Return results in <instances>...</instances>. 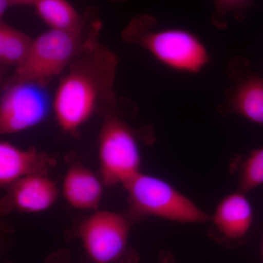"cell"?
Masks as SVG:
<instances>
[{"label":"cell","mask_w":263,"mask_h":263,"mask_svg":"<svg viewBox=\"0 0 263 263\" xmlns=\"http://www.w3.org/2000/svg\"><path fill=\"white\" fill-rule=\"evenodd\" d=\"M118 59L97 41L67 67L53 98V111L62 130L77 135L97 112L117 104L114 91Z\"/></svg>","instance_id":"cell-1"},{"label":"cell","mask_w":263,"mask_h":263,"mask_svg":"<svg viewBox=\"0 0 263 263\" xmlns=\"http://www.w3.org/2000/svg\"><path fill=\"white\" fill-rule=\"evenodd\" d=\"M84 22L74 30L49 29L33 40L28 56L5 81V87L19 83H34L46 86L63 71L88 46L98 41L103 27L97 10L84 13Z\"/></svg>","instance_id":"cell-2"},{"label":"cell","mask_w":263,"mask_h":263,"mask_svg":"<svg viewBox=\"0 0 263 263\" xmlns=\"http://www.w3.org/2000/svg\"><path fill=\"white\" fill-rule=\"evenodd\" d=\"M122 37L179 72L198 73L212 62L209 50L198 36L184 29L162 28L157 19L148 13L133 17Z\"/></svg>","instance_id":"cell-3"},{"label":"cell","mask_w":263,"mask_h":263,"mask_svg":"<svg viewBox=\"0 0 263 263\" xmlns=\"http://www.w3.org/2000/svg\"><path fill=\"white\" fill-rule=\"evenodd\" d=\"M114 108L104 113L98 138L100 177L109 186L124 185L141 172L140 144L155 140L152 128L132 127Z\"/></svg>","instance_id":"cell-4"},{"label":"cell","mask_w":263,"mask_h":263,"mask_svg":"<svg viewBox=\"0 0 263 263\" xmlns=\"http://www.w3.org/2000/svg\"><path fill=\"white\" fill-rule=\"evenodd\" d=\"M123 186L127 193L129 215L133 219L155 216L181 223L212 221V216L160 178L140 172Z\"/></svg>","instance_id":"cell-5"},{"label":"cell","mask_w":263,"mask_h":263,"mask_svg":"<svg viewBox=\"0 0 263 263\" xmlns=\"http://www.w3.org/2000/svg\"><path fill=\"white\" fill-rule=\"evenodd\" d=\"M130 216L95 211L79 226L77 236L93 263H137L129 246Z\"/></svg>","instance_id":"cell-6"},{"label":"cell","mask_w":263,"mask_h":263,"mask_svg":"<svg viewBox=\"0 0 263 263\" xmlns=\"http://www.w3.org/2000/svg\"><path fill=\"white\" fill-rule=\"evenodd\" d=\"M53 100L42 85L19 83L5 87L0 103V133L12 135L36 127L44 122Z\"/></svg>","instance_id":"cell-7"},{"label":"cell","mask_w":263,"mask_h":263,"mask_svg":"<svg viewBox=\"0 0 263 263\" xmlns=\"http://www.w3.org/2000/svg\"><path fill=\"white\" fill-rule=\"evenodd\" d=\"M227 75L232 86L219 105V112L224 115L238 114L263 125V77L252 71L250 62L245 57L231 59Z\"/></svg>","instance_id":"cell-8"},{"label":"cell","mask_w":263,"mask_h":263,"mask_svg":"<svg viewBox=\"0 0 263 263\" xmlns=\"http://www.w3.org/2000/svg\"><path fill=\"white\" fill-rule=\"evenodd\" d=\"M1 202L3 214L12 212L35 214L46 212L55 203L59 190L48 175H34L8 186Z\"/></svg>","instance_id":"cell-9"},{"label":"cell","mask_w":263,"mask_h":263,"mask_svg":"<svg viewBox=\"0 0 263 263\" xmlns=\"http://www.w3.org/2000/svg\"><path fill=\"white\" fill-rule=\"evenodd\" d=\"M57 161L34 147L24 149L10 142L0 143V184L8 187L19 179L34 175H48Z\"/></svg>","instance_id":"cell-10"},{"label":"cell","mask_w":263,"mask_h":263,"mask_svg":"<svg viewBox=\"0 0 263 263\" xmlns=\"http://www.w3.org/2000/svg\"><path fill=\"white\" fill-rule=\"evenodd\" d=\"M104 184L91 170L81 164L69 167L62 183V194L71 206L80 210H98L103 195Z\"/></svg>","instance_id":"cell-11"},{"label":"cell","mask_w":263,"mask_h":263,"mask_svg":"<svg viewBox=\"0 0 263 263\" xmlns=\"http://www.w3.org/2000/svg\"><path fill=\"white\" fill-rule=\"evenodd\" d=\"M253 209L245 193L238 192L223 198L212 217L219 233L228 240L241 239L253 223Z\"/></svg>","instance_id":"cell-12"},{"label":"cell","mask_w":263,"mask_h":263,"mask_svg":"<svg viewBox=\"0 0 263 263\" xmlns=\"http://www.w3.org/2000/svg\"><path fill=\"white\" fill-rule=\"evenodd\" d=\"M33 6L50 29L74 30L84 22V13L79 14L67 0H36Z\"/></svg>","instance_id":"cell-13"},{"label":"cell","mask_w":263,"mask_h":263,"mask_svg":"<svg viewBox=\"0 0 263 263\" xmlns=\"http://www.w3.org/2000/svg\"><path fill=\"white\" fill-rule=\"evenodd\" d=\"M33 40L5 22L0 23V61L15 69L22 65L28 56Z\"/></svg>","instance_id":"cell-14"},{"label":"cell","mask_w":263,"mask_h":263,"mask_svg":"<svg viewBox=\"0 0 263 263\" xmlns=\"http://www.w3.org/2000/svg\"><path fill=\"white\" fill-rule=\"evenodd\" d=\"M214 3L211 22L219 30L228 27V15L232 14L236 22H242L247 16V11L257 5L255 0H214Z\"/></svg>","instance_id":"cell-15"},{"label":"cell","mask_w":263,"mask_h":263,"mask_svg":"<svg viewBox=\"0 0 263 263\" xmlns=\"http://www.w3.org/2000/svg\"><path fill=\"white\" fill-rule=\"evenodd\" d=\"M263 184V147L252 150L240 164L238 187L243 193Z\"/></svg>","instance_id":"cell-16"},{"label":"cell","mask_w":263,"mask_h":263,"mask_svg":"<svg viewBox=\"0 0 263 263\" xmlns=\"http://www.w3.org/2000/svg\"><path fill=\"white\" fill-rule=\"evenodd\" d=\"M46 263H72L71 260L70 254L68 251L62 250L57 251L46 259Z\"/></svg>","instance_id":"cell-17"},{"label":"cell","mask_w":263,"mask_h":263,"mask_svg":"<svg viewBox=\"0 0 263 263\" xmlns=\"http://www.w3.org/2000/svg\"><path fill=\"white\" fill-rule=\"evenodd\" d=\"M10 6L13 5H34L36 0H7Z\"/></svg>","instance_id":"cell-18"},{"label":"cell","mask_w":263,"mask_h":263,"mask_svg":"<svg viewBox=\"0 0 263 263\" xmlns=\"http://www.w3.org/2000/svg\"><path fill=\"white\" fill-rule=\"evenodd\" d=\"M158 263H174V259L171 254L167 252H164V253L161 254Z\"/></svg>","instance_id":"cell-19"},{"label":"cell","mask_w":263,"mask_h":263,"mask_svg":"<svg viewBox=\"0 0 263 263\" xmlns=\"http://www.w3.org/2000/svg\"><path fill=\"white\" fill-rule=\"evenodd\" d=\"M109 1L112 2V3H124L126 0H109Z\"/></svg>","instance_id":"cell-20"},{"label":"cell","mask_w":263,"mask_h":263,"mask_svg":"<svg viewBox=\"0 0 263 263\" xmlns=\"http://www.w3.org/2000/svg\"><path fill=\"white\" fill-rule=\"evenodd\" d=\"M262 257H263V238H262Z\"/></svg>","instance_id":"cell-21"},{"label":"cell","mask_w":263,"mask_h":263,"mask_svg":"<svg viewBox=\"0 0 263 263\" xmlns=\"http://www.w3.org/2000/svg\"><path fill=\"white\" fill-rule=\"evenodd\" d=\"M262 77H263V72H262Z\"/></svg>","instance_id":"cell-22"}]
</instances>
